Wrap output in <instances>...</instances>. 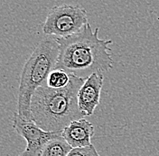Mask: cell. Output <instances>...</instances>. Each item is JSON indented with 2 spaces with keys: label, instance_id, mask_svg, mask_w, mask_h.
Instances as JSON below:
<instances>
[{
  "label": "cell",
  "instance_id": "obj_1",
  "mask_svg": "<svg viewBox=\"0 0 159 156\" xmlns=\"http://www.w3.org/2000/svg\"><path fill=\"white\" fill-rule=\"evenodd\" d=\"M99 28L92 30L89 23L80 32L64 38H56L59 56L54 69H61L87 78L95 72H105L113 67L111 40L99 37Z\"/></svg>",
  "mask_w": 159,
  "mask_h": 156
},
{
  "label": "cell",
  "instance_id": "obj_2",
  "mask_svg": "<svg viewBox=\"0 0 159 156\" xmlns=\"http://www.w3.org/2000/svg\"><path fill=\"white\" fill-rule=\"evenodd\" d=\"M70 74V81L65 88L44 85L33 95L32 120L46 132H61L72 121L85 117L79 107L78 92L86 78Z\"/></svg>",
  "mask_w": 159,
  "mask_h": 156
},
{
  "label": "cell",
  "instance_id": "obj_3",
  "mask_svg": "<svg viewBox=\"0 0 159 156\" xmlns=\"http://www.w3.org/2000/svg\"><path fill=\"white\" fill-rule=\"evenodd\" d=\"M59 44L55 37L42 40L24 65L20 77L17 115L32 120L31 101L35 90L46 85L49 74L55 68L59 56Z\"/></svg>",
  "mask_w": 159,
  "mask_h": 156
},
{
  "label": "cell",
  "instance_id": "obj_4",
  "mask_svg": "<svg viewBox=\"0 0 159 156\" xmlns=\"http://www.w3.org/2000/svg\"><path fill=\"white\" fill-rule=\"evenodd\" d=\"M88 24L87 11L79 6L62 4L50 10L43 24L46 35L64 38L80 32Z\"/></svg>",
  "mask_w": 159,
  "mask_h": 156
},
{
  "label": "cell",
  "instance_id": "obj_5",
  "mask_svg": "<svg viewBox=\"0 0 159 156\" xmlns=\"http://www.w3.org/2000/svg\"><path fill=\"white\" fill-rule=\"evenodd\" d=\"M14 128L26 141V147L18 156H40V154L50 140L55 138L61 132H46L33 120H25L17 113L14 116Z\"/></svg>",
  "mask_w": 159,
  "mask_h": 156
},
{
  "label": "cell",
  "instance_id": "obj_6",
  "mask_svg": "<svg viewBox=\"0 0 159 156\" xmlns=\"http://www.w3.org/2000/svg\"><path fill=\"white\" fill-rule=\"evenodd\" d=\"M103 86V75L95 72L85 79L78 92V104L84 116H91L99 106Z\"/></svg>",
  "mask_w": 159,
  "mask_h": 156
},
{
  "label": "cell",
  "instance_id": "obj_7",
  "mask_svg": "<svg viewBox=\"0 0 159 156\" xmlns=\"http://www.w3.org/2000/svg\"><path fill=\"white\" fill-rule=\"evenodd\" d=\"M94 135L93 125L84 117L72 121L61 131L62 137L72 148L91 145V137Z\"/></svg>",
  "mask_w": 159,
  "mask_h": 156
},
{
  "label": "cell",
  "instance_id": "obj_8",
  "mask_svg": "<svg viewBox=\"0 0 159 156\" xmlns=\"http://www.w3.org/2000/svg\"><path fill=\"white\" fill-rule=\"evenodd\" d=\"M72 147L60 135L50 140L42 150L40 156H67Z\"/></svg>",
  "mask_w": 159,
  "mask_h": 156
},
{
  "label": "cell",
  "instance_id": "obj_9",
  "mask_svg": "<svg viewBox=\"0 0 159 156\" xmlns=\"http://www.w3.org/2000/svg\"><path fill=\"white\" fill-rule=\"evenodd\" d=\"M71 74L61 69H53L49 74L46 85L52 88H65L70 81Z\"/></svg>",
  "mask_w": 159,
  "mask_h": 156
},
{
  "label": "cell",
  "instance_id": "obj_10",
  "mask_svg": "<svg viewBox=\"0 0 159 156\" xmlns=\"http://www.w3.org/2000/svg\"><path fill=\"white\" fill-rule=\"evenodd\" d=\"M67 156H99L94 145H89L86 147L72 148Z\"/></svg>",
  "mask_w": 159,
  "mask_h": 156
}]
</instances>
